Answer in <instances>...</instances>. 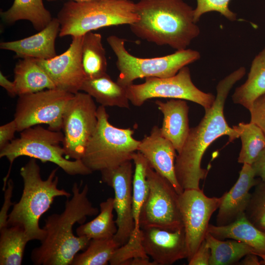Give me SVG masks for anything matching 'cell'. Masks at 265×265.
<instances>
[{"instance_id": "1", "label": "cell", "mask_w": 265, "mask_h": 265, "mask_svg": "<svg viewBox=\"0 0 265 265\" xmlns=\"http://www.w3.org/2000/svg\"><path fill=\"white\" fill-rule=\"evenodd\" d=\"M241 67L221 80L216 86V96L212 106L205 111L199 124L190 129L188 136L175 162V174L183 190L199 189L207 170L201 166L202 157L209 146L216 139L227 135L230 142L239 137L235 126L230 127L224 115L226 100L234 85L245 74Z\"/></svg>"}, {"instance_id": "2", "label": "cell", "mask_w": 265, "mask_h": 265, "mask_svg": "<svg viewBox=\"0 0 265 265\" xmlns=\"http://www.w3.org/2000/svg\"><path fill=\"white\" fill-rule=\"evenodd\" d=\"M81 186V184L79 186L75 183L71 197L67 198L63 212L51 214L45 220V237L31 253L33 264L71 265L78 253L87 247L91 239L75 235L73 227L76 223L83 224L87 216L98 214L99 209L88 198V185L82 189Z\"/></svg>"}, {"instance_id": "3", "label": "cell", "mask_w": 265, "mask_h": 265, "mask_svg": "<svg viewBox=\"0 0 265 265\" xmlns=\"http://www.w3.org/2000/svg\"><path fill=\"white\" fill-rule=\"evenodd\" d=\"M135 10L138 20L130 25L131 30L157 45L183 50L200 34L194 9L183 0H140Z\"/></svg>"}, {"instance_id": "4", "label": "cell", "mask_w": 265, "mask_h": 265, "mask_svg": "<svg viewBox=\"0 0 265 265\" xmlns=\"http://www.w3.org/2000/svg\"><path fill=\"white\" fill-rule=\"evenodd\" d=\"M58 168L53 169L46 180L41 176L40 168L35 159L30 158L20 169L24 183L23 192L8 214L7 225L23 228L29 241L44 239L45 232L40 228L39 221L50 209L55 198H68L72 195L58 187L59 178L56 173Z\"/></svg>"}, {"instance_id": "5", "label": "cell", "mask_w": 265, "mask_h": 265, "mask_svg": "<svg viewBox=\"0 0 265 265\" xmlns=\"http://www.w3.org/2000/svg\"><path fill=\"white\" fill-rule=\"evenodd\" d=\"M59 36H83L102 27L131 25L138 20L135 3L130 0H70L64 3L57 15Z\"/></svg>"}, {"instance_id": "6", "label": "cell", "mask_w": 265, "mask_h": 265, "mask_svg": "<svg viewBox=\"0 0 265 265\" xmlns=\"http://www.w3.org/2000/svg\"><path fill=\"white\" fill-rule=\"evenodd\" d=\"M98 123L81 159L92 172L116 168L132 160L140 140L133 137L131 128H119L109 121L106 108H97Z\"/></svg>"}, {"instance_id": "7", "label": "cell", "mask_w": 265, "mask_h": 265, "mask_svg": "<svg viewBox=\"0 0 265 265\" xmlns=\"http://www.w3.org/2000/svg\"><path fill=\"white\" fill-rule=\"evenodd\" d=\"M63 140V133L60 131L37 125L23 131L19 137L0 150V158L4 157L9 161L8 173H10L12 163L17 158L26 156L43 162L53 163L71 176L91 174L93 172L81 159L70 160L64 157L65 150L63 145L60 146Z\"/></svg>"}, {"instance_id": "8", "label": "cell", "mask_w": 265, "mask_h": 265, "mask_svg": "<svg viewBox=\"0 0 265 265\" xmlns=\"http://www.w3.org/2000/svg\"><path fill=\"white\" fill-rule=\"evenodd\" d=\"M106 40L117 57L116 66L119 74L116 81L125 87L132 84L137 79L172 77L182 68L201 57L199 52L186 49L161 57L139 58L126 50V40L123 38L110 35Z\"/></svg>"}, {"instance_id": "9", "label": "cell", "mask_w": 265, "mask_h": 265, "mask_svg": "<svg viewBox=\"0 0 265 265\" xmlns=\"http://www.w3.org/2000/svg\"><path fill=\"white\" fill-rule=\"evenodd\" d=\"M127 92L130 102L135 106H141L150 99L163 98L193 102L207 110L212 106L215 99L212 94L204 92L194 85L187 66L172 77L146 78L142 83L128 86Z\"/></svg>"}, {"instance_id": "10", "label": "cell", "mask_w": 265, "mask_h": 265, "mask_svg": "<svg viewBox=\"0 0 265 265\" xmlns=\"http://www.w3.org/2000/svg\"><path fill=\"white\" fill-rule=\"evenodd\" d=\"M149 191L139 215L140 228H157L176 231L184 228L179 195L173 186L149 165Z\"/></svg>"}, {"instance_id": "11", "label": "cell", "mask_w": 265, "mask_h": 265, "mask_svg": "<svg viewBox=\"0 0 265 265\" xmlns=\"http://www.w3.org/2000/svg\"><path fill=\"white\" fill-rule=\"evenodd\" d=\"M74 95L55 88L19 96L14 118L17 132L41 124L60 131L64 113Z\"/></svg>"}, {"instance_id": "12", "label": "cell", "mask_w": 265, "mask_h": 265, "mask_svg": "<svg viewBox=\"0 0 265 265\" xmlns=\"http://www.w3.org/2000/svg\"><path fill=\"white\" fill-rule=\"evenodd\" d=\"M97 108L91 96L80 91L68 104L62 120V145L68 158L82 159L97 125Z\"/></svg>"}, {"instance_id": "13", "label": "cell", "mask_w": 265, "mask_h": 265, "mask_svg": "<svg viewBox=\"0 0 265 265\" xmlns=\"http://www.w3.org/2000/svg\"><path fill=\"white\" fill-rule=\"evenodd\" d=\"M222 197H210L199 189H185L179 195L188 250V262L205 239L210 218L217 210Z\"/></svg>"}, {"instance_id": "14", "label": "cell", "mask_w": 265, "mask_h": 265, "mask_svg": "<svg viewBox=\"0 0 265 265\" xmlns=\"http://www.w3.org/2000/svg\"><path fill=\"white\" fill-rule=\"evenodd\" d=\"M101 172L103 182L114 191V208L116 213L117 231L113 238L121 246L127 242L135 227L132 211L133 171L132 160Z\"/></svg>"}, {"instance_id": "15", "label": "cell", "mask_w": 265, "mask_h": 265, "mask_svg": "<svg viewBox=\"0 0 265 265\" xmlns=\"http://www.w3.org/2000/svg\"><path fill=\"white\" fill-rule=\"evenodd\" d=\"M83 36L72 37V42L62 53L49 59H36L56 87L72 94L80 91L86 79L82 64Z\"/></svg>"}, {"instance_id": "16", "label": "cell", "mask_w": 265, "mask_h": 265, "mask_svg": "<svg viewBox=\"0 0 265 265\" xmlns=\"http://www.w3.org/2000/svg\"><path fill=\"white\" fill-rule=\"evenodd\" d=\"M141 229L145 251L156 265H170L187 258L184 228L176 231L153 227Z\"/></svg>"}, {"instance_id": "17", "label": "cell", "mask_w": 265, "mask_h": 265, "mask_svg": "<svg viewBox=\"0 0 265 265\" xmlns=\"http://www.w3.org/2000/svg\"><path fill=\"white\" fill-rule=\"evenodd\" d=\"M137 151L145 158L154 170L170 183L179 194L184 191L175 174L177 151L172 143L163 136L160 128L154 126L150 134L140 140Z\"/></svg>"}, {"instance_id": "18", "label": "cell", "mask_w": 265, "mask_h": 265, "mask_svg": "<svg viewBox=\"0 0 265 265\" xmlns=\"http://www.w3.org/2000/svg\"><path fill=\"white\" fill-rule=\"evenodd\" d=\"M252 165L243 164L234 185L222 196L216 216V225L229 224L245 213L249 202V191L261 180L256 179Z\"/></svg>"}, {"instance_id": "19", "label": "cell", "mask_w": 265, "mask_h": 265, "mask_svg": "<svg viewBox=\"0 0 265 265\" xmlns=\"http://www.w3.org/2000/svg\"><path fill=\"white\" fill-rule=\"evenodd\" d=\"M60 31L57 18L37 33L25 38L0 43V49L14 52L16 57L49 59L57 55L55 42Z\"/></svg>"}, {"instance_id": "20", "label": "cell", "mask_w": 265, "mask_h": 265, "mask_svg": "<svg viewBox=\"0 0 265 265\" xmlns=\"http://www.w3.org/2000/svg\"><path fill=\"white\" fill-rule=\"evenodd\" d=\"M163 114L160 131L162 135L173 145L179 153L189 133V106L186 100L172 99L166 102H155Z\"/></svg>"}, {"instance_id": "21", "label": "cell", "mask_w": 265, "mask_h": 265, "mask_svg": "<svg viewBox=\"0 0 265 265\" xmlns=\"http://www.w3.org/2000/svg\"><path fill=\"white\" fill-rule=\"evenodd\" d=\"M208 232L219 239H232L251 246L259 257L265 255V233L255 226L245 213L225 225L209 224Z\"/></svg>"}, {"instance_id": "22", "label": "cell", "mask_w": 265, "mask_h": 265, "mask_svg": "<svg viewBox=\"0 0 265 265\" xmlns=\"http://www.w3.org/2000/svg\"><path fill=\"white\" fill-rule=\"evenodd\" d=\"M13 81L18 96L57 88L33 58H22L16 63L14 68Z\"/></svg>"}, {"instance_id": "23", "label": "cell", "mask_w": 265, "mask_h": 265, "mask_svg": "<svg viewBox=\"0 0 265 265\" xmlns=\"http://www.w3.org/2000/svg\"><path fill=\"white\" fill-rule=\"evenodd\" d=\"M80 91L95 99L101 106L130 108L127 87L114 81L107 74L92 79H86Z\"/></svg>"}, {"instance_id": "24", "label": "cell", "mask_w": 265, "mask_h": 265, "mask_svg": "<svg viewBox=\"0 0 265 265\" xmlns=\"http://www.w3.org/2000/svg\"><path fill=\"white\" fill-rule=\"evenodd\" d=\"M0 15L2 21L9 25L20 20L29 21L38 31L44 29L53 18L43 0H14L11 6L6 11H0Z\"/></svg>"}, {"instance_id": "25", "label": "cell", "mask_w": 265, "mask_h": 265, "mask_svg": "<svg viewBox=\"0 0 265 265\" xmlns=\"http://www.w3.org/2000/svg\"><path fill=\"white\" fill-rule=\"evenodd\" d=\"M265 93V48L252 61L247 79L235 89L232 100L248 110L254 101Z\"/></svg>"}, {"instance_id": "26", "label": "cell", "mask_w": 265, "mask_h": 265, "mask_svg": "<svg viewBox=\"0 0 265 265\" xmlns=\"http://www.w3.org/2000/svg\"><path fill=\"white\" fill-rule=\"evenodd\" d=\"M205 240L211 250L209 265L237 264L246 255L250 253L256 254L251 246L237 240L219 239L208 232Z\"/></svg>"}, {"instance_id": "27", "label": "cell", "mask_w": 265, "mask_h": 265, "mask_svg": "<svg viewBox=\"0 0 265 265\" xmlns=\"http://www.w3.org/2000/svg\"><path fill=\"white\" fill-rule=\"evenodd\" d=\"M82 64L86 79H92L106 73L107 60L102 35L92 31L83 36Z\"/></svg>"}, {"instance_id": "28", "label": "cell", "mask_w": 265, "mask_h": 265, "mask_svg": "<svg viewBox=\"0 0 265 265\" xmlns=\"http://www.w3.org/2000/svg\"><path fill=\"white\" fill-rule=\"evenodd\" d=\"M114 210V198L101 202L99 213L91 221L80 224L76 229L77 235L90 239L113 238L117 231Z\"/></svg>"}, {"instance_id": "29", "label": "cell", "mask_w": 265, "mask_h": 265, "mask_svg": "<svg viewBox=\"0 0 265 265\" xmlns=\"http://www.w3.org/2000/svg\"><path fill=\"white\" fill-rule=\"evenodd\" d=\"M0 265H21L29 241L24 229L19 226L0 229Z\"/></svg>"}, {"instance_id": "30", "label": "cell", "mask_w": 265, "mask_h": 265, "mask_svg": "<svg viewBox=\"0 0 265 265\" xmlns=\"http://www.w3.org/2000/svg\"><path fill=\"white\" fill-rule=\"evenodd\" d=\"M235 127L241 141L238 161L252 165L265 149V135L258 126L251 122H241Z\"/></svg>"}, {"instance_id": "31", "label": "cell", "mask_w": 265, "mask_h": 265, "mask_svg": "<svg viewBox=\"0 0 265 265\" xmlns=\"http://www.w3.org/2000/svg\"><path fill=\"white\" fill-rule=\"evenodd\" d=\"M132 160L134 164L132 181V211L134 228L138 229L140 228L139 218L140 211L149 191L147 179V170L149 164L145 158L138 151L133 154Z\"/></svg>"}, {"instance_id": "32", "label": "cell", "mask_w": 265, "mask_h": 265, "mask_svg": "<svg viewBox=\"0 0 265 265\" xmlns=\"http://www.w3.org/2000/svg\"><path fill=\"white\" fill-rule=\"evenodd\" d=\"M120 245L113 238L91 239L84 251L77 254L71 265H106Z\"/></svg>"}, {"instance_id": "33", "label": "cell", "mask_w": 265, "mask_h": 265, "mask_svg": "<svg viewBox=\"0 0 265 265\" xmlns=\"http://www.w3.org/2000/svg\"><path fill=\"white\" fill-rule=\"evenodd\" d=\"M139 257L149 258L142 244V230L134 228L127 242L115 250L109 263L111 265H125L129 261Z\"/></svg>"}, {"instance_id": "34", "label": "cell", "mask_w": 265, "mask_h": 265, "mask_svg": "<svg viewBox=\"0 0 265 265\" xmlns=\"http://www.w3.org/2000/svg\"><path fill=\"white\" fill-rule=\"evenodd\" d=\"M254 187L245 214L255 226L265 233V181L261 180Z\"/></svg>"}, {"instance_id": "35", "label": "cell", "mask_w": 265, "mask_h": 265, "mask_svg": "<svg viewBox=\"0 0 265 265\" xmlns=\"http://www.w3.org/2000/svg\"><path fill=\"white\" fill-rule=\"evenodd\" d=\"M197 6L194 9V21L197 23L204 14L216 11L219 12L228 20L234 22L237 20V14L229 8L231 0H196Z\"/></svg>"}, {"instance_id": "36", "label": "cell", "mask_w": 265, "mask_h": 265, "mask_svg": "<svg viewBox=\"0 0 265 265\" xmlns=\"http://www.w3.org/2000/svg\"><path fill=\"white\" fill-rule=\"evenodd\" d=\"M249 111L250 122L258 126L265 135V93L254 101Z\"/></svg>"}, {"instance_id": "37", "label": "cell", "mask_w": 265, "mask_h": 265, "mask_svg": "<svg viewBox=\"0 0 265 265\" xmlns=\"http://www.w3.org/2000/svg\"><path fill=\"white\" fill-rule=\"evenodd\" d=\"M14 186L13 181L9 179L7 182V187L4 190V202L0 212V229L8 226V212L10 207L14 204L11 202Z\"/></svg>"}, {"instance_id": "38", "label": "cell", "mask_w": 265, "mask_h": 265, "mask_svg": "<svg viewBox=\"0 0 265 265\" xmlns=\"http://www.w3.org/2000/svg\"><path fill=\"white\" fill-rule=\"evenodd\" d=\"M211 255V250L205 239L193 256L188 262V265H209Z\"/></svg>"}, {"instance_id": "39", "label": "cell", "mask_w": 265, "mask_h": 265, "mask_svg": "<svg viewBox=\"0 0 265 265\" xmlns=\"http://www.w3.org/2000/svg\"><path fill=\"white\" fill-rule=\"evenodd\" d=\"M16 132L17 125L14 119L0 127V150L13 140Z\"/></svg>"}, {"instance_id": "40", "label": "cell", "mask_w": 265, "mask_h": 265, "mask_svg": "<svg viewBox=\"0 0 265 265\" xmlns=\"http://www.w3.org/2000/svg\"><path fill=\"white\" fill-rule=\"evenodd\" d=\"M252 166L256 177H259L262 181H265V149Z\"/></svg>"}, {"instance_id": "41", "label": "cell", "mask_w": 265, "mask_h": 265, "mask_svg": "<svg viewBox=\"0 0 265 265\" xmlns=\"http://www.w3.org/2000/svg\"><path fill=\"white\" fill-rule=\"evenodd\" d=\"M0 85L3 87L11 97L17 96L14 81L9 80L3 73L0 72Z\"/></svg>"}, {"instance_id": "42", "label": "cell", "mask_w": 265, "mask_h": 265, "mask_svg": "<svg viewBox=\"0 0 265 265\" xmlns=\"http://www.w3.org/2000/svg\"><path fill=\"white\" fill-rule=\"evenodd\" d=\"M258 256V255L253 253L247 254L238 264L242 265H261V261H259Z\"/></svg>"}, {"instance_id": "43", "label": "cell", "mask_w": 265, "mask_h": 265, "mask_svg": "<svg viewBox=\"0 0 265 265\" xmlns=\"http://www.w3.org/2000/svg\"><path fill=\"white\" fill-rule=\"evenodd\" d=\"M150 258H136L127 262L125 265H156Z\"/></svg>"}, {"instance_id": "44", "label": "cell", "mask_w": 265, "mask_h": 265, "mask_svg": "<svg viewBox=\"0 0 265 265\" xmlns=\"http://www.w3.org/2000/svg\"><path fill=\"white\" fill-rule=\"evenodd\" d=\"M260 257L262 259L261 265H265V255H262Z\"/></svg>"}, {"instance_id": "45", "label": "cell", "mask_w": 265, "mask_h": 265, "mask_svg": "<svg viewBox=\"0 0 265 265\" xmlns=\"http://www.w3.org/2000/svg\"><path fill=\"white\" fill-rule=\"evenodd\" d=\"M48 1H55L56 0H46ZM71 1H74L77 2H83V1H90V0H69Z\"/></svg>"}]
</instances>
